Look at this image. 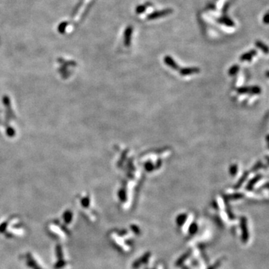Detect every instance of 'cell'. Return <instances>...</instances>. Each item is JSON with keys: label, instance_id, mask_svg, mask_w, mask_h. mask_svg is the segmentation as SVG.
Returning <instances> with one entry per match:
<instances>
[{"label": "cell", "instance_id": "6da1fadb", "mask_svg": "<svg viewBox=\"0 0 269 269\" xmlns=\"http://www.w3.org/2000/svg\"><path fill=\"white\" fill-rule=\"evenodd\" d=\"M172 13H173V10L171 8H166L162 11H154L152 14H149L147 16V20H155V19H158L159 17H161L167 16V15L172 14Z\"/></svg>", "mask_w": 269, "mask_h": 269}, {"label": "cell", "instance_id": "7a4b0ae2", "mask_svg": "<svg viewBox=\"0 0 269 269\" xmlns=\"http://www.w3.org/2000/svg\"><path fill=\"white\" fill-rule=\"evenodd\" d=\"M26 264L29 268L32 269H41V267L37 265V262H35V259H33L32 256L29 253L26 255Z\"/></svg>", "mask_w": 269, "mask_h": 269}, {"label": "cell", "instance_id": "3957f363", "mask_svg": "<svg viewBox=\"0 0 269 269\" xmlns=\"http://www.w3.org/2000/svg\"><path fill=\"white\" fill-rule=\"evenodd\" d=\"M132 34V27L130 26L126 28V30H125V32H124V43L126 46H130V45Z\"/></svg>", "mask_w": 269, "mask_h": 269}, {"label": "cell", "instance_id": "277c9868", "mask_svg": "<svg viewBox=\"0 0 269 269\" xmlns=\"http://www.w3.org/2000/svg\"><path fill=\"white\" fill-rule=\"evenodd\" d=\"M68 26V22H62L61 23L59 24V26H58V31L61 34H64L65 32L66 28Z\"/></svg>", "mask_w": 269, "mask_h": 269}, {"label": "cell", "instance_id": "5b68a950", "mask_svg": "<svg viewBox=\"0 0 269 269\" xmlns=\"http://www.w3.org/2000/svg\"><path fill=\"white\" fill-rule=\"evenodd\" d=\"M63 218H64V222L67 223H69L70 222H71L72 218H73V215H72V213H71V212L67 211L64 214Z\"/></svg>", "mask_w": 269, "mask_h": 269}, {"label": "cell", "instance_id": "8992f818", "mask_svg": "<svg viewBox=\"0 0 269 269\" xmlns=\"http://www.w3.org/2000/svg\"><path fill=\"white\" fill-rule=\"evenodd\" d=\"M219 22H223V23H224L225 25H227L228 26H234V22H232L231 20H230V19L227 18V17H223V18L220 19Z\"/></svg>", "mask_w": 269, "mask_h": 269}, {"label": "cell", "instance_id": "52a82bcc", "mask_svg": "<svg viewBox=\"0 0 269 269\" xmlns=\"http://www.w3.org/2000/svg\"><path fill=\"white\" fill-rule=\"evenodd\" d=\"M56 256L57 257H58V260H61V259H62V258H63V252H62L61 247L59 244H58V245L56 246Z\"/></svg>", "mask_w": 269, "mask_h": 269}, {"label": "cell", "instance_id": "ba28073f", "mask_svg": "<svg viewBox=\"0 0 269 269\" xmlns=\"http://www.w3.org/2000/svg\"><path fill=\"white\" fill-rule=\"evenodd\" d=\"M66 264H67V263L65 262V261H64L63 259H61V260H58V262L56 263V265L54 266V268L56 269H61L65 266Z\"/></svg>", "mask_w": 269, "mask_h": 269}, {"label": "cell", "instance_id": "9c48e42d", "mask_svg": "<svg viewBox=\"0 0 269 269\" xmlns=\"http://www.w3.org/2000/svg\"><path fill=\"white\" fill-rule=\"evenodd\" d=\"M146 8H147V6H146L145 5H138V6L135 8V12L137 13V14H142V13L144 12Z\"/></svg>", "mask_w": 269, "mask_h": 269}, {"label": "cell", "instance_id": "30bf717a", "mask_svg": "<svg viewBox=\"0 0 269 269\" xmlns=\"http://www.w3.org/2000/svg\"><path fill=\"white\" fill-rule=\"evenodd\" d=\"M84 1H85V0H80V1H79V4H77V5H76V7L74 8V10H73V14H72V15H71L72 17H74L75 15L76 14V13L78 12V11L79 10V8H80V7H81V5H82L83 2H84Z\"/></svg>", "mask_w": 269, "mask_h": 269}, {"label": "cell", "instance_id": "8fae6325", "mask_svg": "<svg viewBox=\"0 0 269 269\" xmlns=\"http://www.w3.org/2000/svg\"><path fill=\"white\" fill-rule=\"evenodd\" d=\"M7 224H8V222H7V221H5V222L2 223L1 226H0V232L3 233V232H5V230H6V228H7Z\"/></svg>", "mask_w": 269, "mask_h": 269}]
</instances>
